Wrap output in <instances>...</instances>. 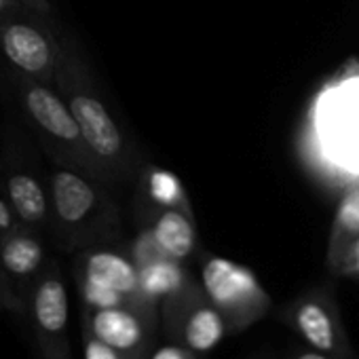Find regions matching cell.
Instances as JSON below:
<instances>
[{"instance_id":"obj_1","label":"cell","mask_w":359,"mask_h":359,"mask_svg":"<svg viewBox=\"0 0 359 359\" xmlns=\"http://www.w3.org/2000/svg\"><path fill=\"white\" fill-rule=\"evenodd\" d=\"M53 85L68 104L89 152L106 171L110 182L125 180L133 163L129 142L97 93L83 60L66 51Z\"/></svg>"},{"instance_id":"obj_2","label":"cell","mask_w":359,"mask_h":359,"mask_svg":"<svg viewBox=\"0 0 359 359\" xmlns=\"http://www.w3.org/2000/svg\"><path fill=\"white\" fill-rule=\"evenodd\" d=\"M11 83L18 95V104L32 129L36 131V137L41 140L45 150L60 165H68L76 171H83L100 184H108L110 177L89 152L81 129L57 89L47 83L24 76L15 70L11 74Z\"/></svg>"},{"instance_id":"obj_3","label":"cell","mask_w":359,"mask_h":359,"mask_svg":"<svg viewBox=\"0 0 359 359\" xmlns=\"http://www.w3.org/2000/svg\"><path fill=\"white\" fill-rule=\"evenodd\" d=\"M83 171L60 165L49 175V201L57 233L68 245H83L108 237L118 226L116 208Z\"/></svg>"},{"instance_id":"obj_4","label":"cell","mask_w":359,"mask_h":359,"mask_svg":"<svg viewBox=\"0 0 359 359\" xmlns=\"http://www.w3.org/2000/svg\"><path fill=\"white\" fill-rule=\"evenodd\" d=\"M199 285L224 317L231 334L243 332L266 317L273 304L269 292L248 266L222 256H210L203 262Z\"/></svg>"},{"instance_id":"obj_5","label":"cell","mask_w":359,"mask_h":359,"mask_svg":"<svg viewBox=\"0 0 359 359\" xmlns=\"http://www.w3.org/2000/svg\"><path fill=\"white\" fill-rule=\"evenodd\" d=\"M158 304V317L171 340L197 355L214 351L226 334H231L224 317L205 298L199 283H193L184 292L169 296Z\"/></svg>"},{"instance_id":"obj_6","label":"cell","mask_w":359,"mask_h":359,"mask_svg":"<svg viewBox=\"0 0 359 359\" xmlns=\"http://www.w3.org/2000/svg\"><path fill=\"white\" fill-rule=\"evenodd\" d=\"M283 319L306 346L338 359H355L330 285H319L298 296L285 309Z\"/></svg>"},{"instance_id":"obj_7","label":"cell","mask_w":359,"mask_h":359,"mask_svg":"<svg viewBox=\"0 0 359 359\" xmlns=\"http://www.w3.org/2000/svg\"><path fill=\"white\" fill-rule=\"evenodd\" d=\"M0 51L15 72L51 85L64 62L66 49L41 24L9 15L0 20Z\"/></svg>"},{"instance_id":"obj_8","label":"cell","mask_w":359,"mask_h":359,"mask_svg":"<svg viewBox=\"0 0 359 359\" xmlns=\"http://www.w3.org/2000/svg\"><path fill=\"white\" fill-rule=\"evenodd\" d=\"M36 342L45 359H70L68 342V290L57 266L45 269L26 298Z\"/></svg>"},{"instance_id":"obj_9","label":"cell","mask_w":359,"mask_h":359,"mask_svg":"<svg viewBox=\"0 0 359 359\" xmlns=\"http://www.w3.org/2000/svg\"><path fill=\"white\" fill-rule=\"evenodd\" d=\"M156 325V306L87 309L83 317V327L129 359H148Z\"/></svg>"},{"instance_id":"obj_10","label":"cell","mask_w":359,"mask_h":359,"mask_svg":"<svg viewBox=\"0 0 359 359\" xmlns=\"http://www.w3.org/2000/svg\"><path fill=\"white\" fill-rule=\"evenodd\" d=\"M43 262L45 250L32 229L18 224L7 233L0 239V300L11 309L24 306Z\"/></svg>"},{"instance_id":"obj_11","label":"cell","mask_w":359,"mask_h":359,"mask_svg":"<svg viewBox=\"0 0 359 359\" xmlns=\"http://www.w3.org/2000/svg\"><path fill=\"white\" fill-rule=\"evenodd\" d=\"M5 193L7 201L22 226L32 231L47 226L51 218L49 189L43 180L30 169L18 154L9 150L7 156V175H5Z\"/></svg>"},{"instance_id":"obj_12","label":"cell","mask_w":359,"mask_h":359,"mask_svg":"<svg viewBox=\"0 0 359 359\" xmlns=\"http://www.w3.org/2000/svg\"><path fill=\"white\" fill-rule=\"evenodd\" d=\"M79 279L118 292L135 306H158L142 294L133 260L118 252L93 250L85 254L79 264Z\"/></svg>"},{"instance_id":"obj_13","label":"cell","mask_w":359,"mask_h":359,"mask_svg":"<svg viewBox=\"0 0 359 359\" xmlns=\"http://www.w3.org/2000/svg\"><path fill=\"white\" fill-rule=\"evenodd\" d=\"M150 233H152V239H154L158 252L171 260L182 262L195 250V241H197L195 226H193V220L189 218V214L182 210L165 208L156 216Z\"/></svg>"},{"instance_id":"obj_14","label":"cell","mask_w":359,"mask_h":359,"mask_svg":"<svg viewBox=\"0 0 359 359\" xmlns=\"http://www.w3.org/2000/svg\"><path fill=\"white\" fill-rule=\"evenodd\" d=\"M137 279H140V290L142 294L158 304L161 300L175 296L180 292H184L191 287L195 281L182 266V262L171 260L167 256L154 258L142 266H137Z\"/></svg>"},{"instance_id":"obj_15","label":"cell","mask_w":359,"mask_h":359,"mask_svg":"<svg viewBox=\"0 0 359 359\" xmlns=\"http://www.w3.org/2000/svg\"><path fill=\"white\" fill-rule=\"evenodd\" d=\"M357 237H359V187L351 189L338 205L332 235H330L327 264H332L336 256Z\"/></svg>"},{"instance_id":"obj_16","label":"cell","mask_w":359,"mask_h":359,"mask_svg":"<svg viewBox=\"0 0 359 359\" xmlns=\"http://www.w3.org/2000/svg\"><path fill=\"white\" fill-rule=\"evenodd\" d=\"M146 189L150 199L165 208H175L189 214V199L184 197V189L180 184V180L165 169H148L146 173Z\"/></svg>"},{"instance_id":"obj_17","label":"cell","mask_w":359,"mask_h":359,"mask_svg":"<svg viewBox=\"0 0 359 359\" xmlns=\"http://www.w3.org/2000/svg\"><path fill=\"white\" fill-rule=\"evenodd\" d=\"M83 357L85 359H129L110 344L102 342L87 327H83Z\"/></svg>"},{"instance_id":"obj_18","label":"cell","mask_w":359,"mask_h":359,"mask_svg":"<svg viewBox=\"0 0 359 359\" xmlns=\"http://www.w3.org/2000/svg\"><path fill=\"white\" fill-rule=\"evenodd\" d=\"M336 275H348V277H359V237L351 241L332 264H327Z\"/></svg>"},{"instance_id":"obj_19","label":"cell","mask_w":359,"mask_h":359,"mask_svg":"<svg viewBox=\"0 0 359 359\" xmlns=\"http://www.w3.org/2000/svg\"><path fill=\"white\" fill-rule=\"evenodd\" d=\"M161 256L163 254L158 252V248H156L150 231L142 233L137 237V241L133 243V248H131V260H133L135 266H142V264H146V262H150L154 258H161Z\"/></svg>"},{"instance_id":"obj_20","label":"cell","mask_w":359,"mask_h":359,"mask_svg":"<svg viewBox=\"0 0 359 359\" xmlns=\"http://www.w3.org/2000/svg\"><path fill=\"white\" fill-rule=\"evenodd\" d=\"M148 359H199V355L177 342H169L158 346L156 351H150Z\"/></svg>"},{"instance_id":"obj_21","label":"cell","mask_w":359,"mask_h":359,"mask_svg":"<svg viewBox=\"0 0 359 359\" xmlns=\"http://www.w3.org/2000/svg\"><path fill=\"white\" fill-rule=\"evenodd\" d=\"M18 224L20 222H18V218L9 205V201L5 197H0V239H3L7 233H11Z\"/></svg>"},{"instance_id":"obj_22","label":"cell","mask_w":359,"mask_h":359,"mask_svg":"<svg viewBox=\"0 0 359 359\" xmlns=\"http://www.w3.org/2000/svg\"><path fill=\"white\" fill-rule=\"evenodd\" d=\"M292 359H338V357H334V355H327V353H321V351H315V348L306 346V348L296 351V353L292 355Z\"/></svg>"},{"instance_id":"obj_23","label":"cell","mask_w":359,"mask_h":359,"mask_svg":"<svg viewBox=\"0 0 359 359\" xmlns=\"http://www.w3.org/2000/svg\"><path fill=\"white\" fill-rule=\"evenodd\" d=\"M20 9L18 0H0V20H5L9 15H13Z\"/></svg>"}]
</instances>
